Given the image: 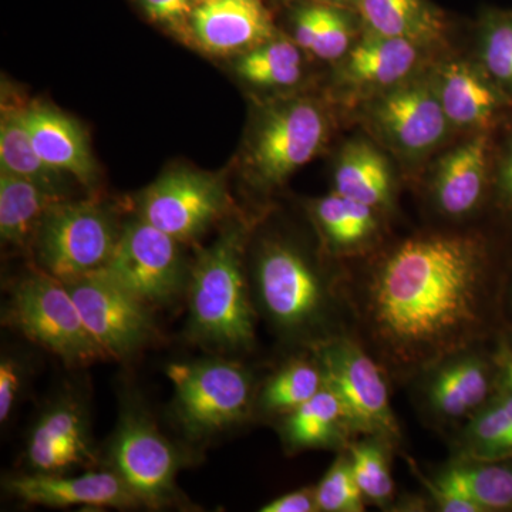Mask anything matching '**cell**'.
<instances>
[{"label":"cell","mask_w":512,"mask_h":512,"mask_svg":"<svg viewBox=\"0 0 512 512\" xmlns=\"http://www.w3.org/2000/svg\"><path fill=\"white\" fill-rule=\"evenodd\" d=\"M487 282V254L477 238L407 239L367 279V329L392 365L436 366L464 352L483 328Z\"/></svg>","instance_id":"6da1fadb"},{"label":"cell","mask_w":512,"mask_h":512,"mask_svg":"<svg viewBox=\"0 0 512 512\" xmlns=\"http://www.w3.org/2000/svg\"><path fill=\"white\" fill-rule=\"evenodd\" d=\"M247 231L225 228L202 249L188 276V338L220 352H244L255 343V315L244 272Z\"/></svg>","instance_id":"7a4b0ae2"},{"label":"cell","mask_w":512,"mask_h":512,"mask_svg":"<svg viewBox=\"0 0 512 512\" xmlns=\"http://www.w3.org/2000/svg\"><path fill=\"white\" fill-rule=\"evenodd\" d=\"M167 376L174 387V417L188 440L202 441L247 420L252 409V380L231 360L173 363Z\"/></svg>","instance_id":"3957f363"},{"label":"cell","mask_w":512,"mask_h":512,"mask_svg":"<svg viewBox=\"0 0 512 512\" xmlns=\"http://www.w3.org/2000/svg\"><path fill=\"white\" fill-rule=\"evenodd\" d=\"M121 229L110 210L94 201L53 205L33 239L39 271L74 281L109 265Z\"/></svg>","instance_id":"277c9868"},{"label":"cell","mask_w":512,"mask_h":512,"mask_svg":"<svg viewBox=\"0 0 512 512\" xmlns=\"http://www.w3.org/2000/svg\"><path fill=\"white\" fill-rule=\"evenodd\" d=\"M6 319L67 365L84 366L107 359L84 325L69 288L45 272L26 276L13 288Z\"/></svg>","instance_id":"5b68a950"},{"label":"cell","mask_w":512,"mask_h":512,"mask_svg":"<svg viewBox=\"0 0 512 512\" xmlns=\"http://www.w3.org/2000/svg\"><path fill=\"white\" fill-rule=\"evenodd\" d=\"M256 295L279 332L308 336L320 329L329 311V292L322 276L302 252L268 242L255 264Z\"/></svg>","instance_id":"8992f818"},{"label":"cell","mask_w":512,"mask_h":512,"mask_svg":"<svg viewBox=\"0 0 512 512\" xmlns=\"http://www.w3.org/2000/svg\"><path fill=\"white\" fill-rule=\"evenodd\" d=\"M316 362L323 384L338 397L352 433L366 434L387 443L399 440L400 430L390 406L382 369L352 339L336 336L322 340Z\"/></svg>","instance_id":"52a82bcc"},{"label":"cell","mask_w":512,"mask_h":512,"mask_svg":"<svg viewBox=\"0 0 512 512\" xmlns=\"http://www.w3.org/2000/svg\"><path fill=\"white\" fill-rule=\"evenodd\" d=\"M107 461L144 507L156 510L177 503L180 453L138 404L128 403L121 410Z\"/></svg>","instance_id":"ba28073f"},{"label":"cell","mask_w":512,"mask_h":512,"mask_svg":"<svg viewBox=\"0 0 512 512\" xmlns=\"http://www.w3.org/2000/svg\"><path fill=\"white\" fill-rule=\"evenodd\" d=\"M328 136V117L315 101L278 104L256 128L248 151L249 173L262 187H278L318 156Z\"/></svg>","instance_id":"9c48e42d"},{"label":"cell","mask_w":512,"mask_h":512,"mask_svg":"<svg viewBox=\"0 0 512 512\" xmlns=\"http://www.w3.org/2000/svg\"><path fill=\"white\" fill-rule=\"evenodd\" d=\"M113 281L153 308H164L187 291L181 242L143 218L121 228L116 251L103 269Z\"/></svg>","instance_id":"30bf717a"},{"label":"cell","mask_w":512,"mask_h":512,"mask_svg":"<svg viewBox=\"0 0 512 512\" xmlns=\"http://www.w3.org/2000/svg\"><path fill=\"white\" fill-rule=\"evenodd\" d=\"M107 359H127L156 338L151 308L106 272L64 282Z\"/></svg>","instance_id":"8fae6325"},{"label":"cell","mask_w":512,"mask_h":512,"mask_svg":"<svg viewBox=\"0 0 512 512\" xmlns=\"http://www.w3.org/2000/svg\"><path fill=\"white\" fill-rule=\"evenodd\" d=\"M227 208L228 195L220 178L175 168L144 190L138 217L183 244L200 238Z\"/></svg>","instance_id":"7c38bea8"},{"label":"cell","mask_w":512,"mask_h":512,"mask_svg":"<svg viewBox=\"0 0 512 512\" xmlns=\"http://www.w3.org/2000/svg\"><path fill=\"white\" fill-rule=\"evenodd\" d=\"M25 456L30 473L67 474L93 466L96 453L82 402L64 396L47 407L30 431Z\"/></svg>","instance_id":"4fadbf2b"},{"label":"cell","mask_w":512,"mask_h":512,"mask_svg":"<svg viewBox=\"0 0 512 512\" xmlns=\"http://www.w3.org/2000/svg\"><path fill=\"white\" fill-rule=\"evenodd\" d=\"M383 137L407 156H419L439 146L450 123L436 87L414 83L396 87L372 110Z\"/></svg>","instance_id":"5bb4252c"},{"label":"cell","mask_w":512,"mask_h":512,"mask_svg":"<svg viewBox=\"0 0 512 512\" xmlns=\"http://www.w3.org/2000/svg\"><path fill=\"white\" fill-rule=\"evenodd\" d=\"M9 493L26 504L43 507H141L136 495L113 470L90 471L82 476L28 473L6 481Z\"/></svg>","instance_id":"9a60e30c"},{"label":"cell","mask_w":512,"mask_h":512,"mask_svg":"<svg viewBox=\"0 0 512 512\" xmlns=\"http://www.w3.org/2000/svg\"><path fill=\"white\" fill-rule=\"evenodd\" d=\"M274 36L261 0H198L192 13L190 42L210 55H242Z\"/></svg>","instance_id":"2e32d148"},{"label":"cell","mask_w":512,"mask_h":512,"mask_svg":"<svg viewBox=\"0 0 512 512\" xmlns=\"http://www.w3.org/2000/svg\"><path fill=\"white\" fill-rule=\"evenodd\" d=\"M491 387L493 373L483 357L460 352L437 363L427 384V402L439 419H471L487 404Z\"/></svg>","instance_id":"e0dca14e"},{"label":"cell","mask_w":512,"mask_h":512,"mask_svg":"<svg viewBox=\"0 0 512 512\" xmlns=\"http://www.w3.org/2000/svg\"><path fill=\"white\" fill-rule=\"evenodd\" d=\"M23 117L39 157L57 173L73 175L79 183L92 187L96 165L83 128L46 106L26 107Z\"/></svg>","instance_id":"ac0fdd59"},{"label":"cell","mask_w":512,"mask_h":512,"mask_svg":"<svg viewBox=\"0 0 512 512\" xmlns=\"http://www.w3.org/2000/svg\"><path fill=\"white\" fill-rule=\"evenodd\" d=\"M488 141L478 136L443 158L434 180V197L444 214L463 217L483 198L487 177Z\"/></svg>","instance_id":"d6986e66"},{"label":"cell","mask_w":512,"mask_h":512,"mask_svg":"<svg viewBox=\"0 0 512 512\" xmlns=\"http://www.w3.org/2000/svg\"><path fill=\"white\" fill-rule=\"evenodd\" d=\"M419 47L409 40L367 30L366 36L350 50L343 66V79L352 86L369 89L394 86L412 73L419 62Z\"/></svg>","instance_id":"ffe728a7"},{"label":"cell","mask_w":512,"mask_h":512,"mask_svg":"<svg viewBox=\"0 0 512 512\" xmlns=\"http://www.w3.org/2000/svg\"><path fill=\"white\" fill-rule=\"evenodd\" d=\"M63 201L62 192L2 171L0 173V237L13 247L33 244L47 211Z\"/></svg>","instance_id":"44dd1931"},{"label":"cell","mask_w":512,"mask_h":512,"mask_svg":"<svg viewBox=\"0 0 512 512\" xmlns=\"http://www.w3.org/2000/svg\"><path fill=\"white\" fill-rule=\"evenodd\" d=\"M436 89L448 121L458 127L488 126L501 107L493 84L470 63H448Z\"/></svg>","instance_id":"7402d4cb"},{"label":"cell","mask_w":512,"mask_h":512,"mask_svg":"<svg viewBox=\"0 0 512 512\" xmlns=\"http://www.w3.org/2000/svg\"><path fill=\"white\" fill-rule=\"evenodd\" d=\"M369 32L424 46L443 36V15L429 0H360L357 5Z\"/></svg>","instance_id":"603a6c76"},{"label":"cell","mask_w":512,"mask_h":512,"mask_svg":"<svg viewBox=\"0 0 512 512\" xmlns=\"http://www.w3.org/2000/svg\"><path fill=\"white\" fill-rule=\"evenodd\" d=\"M350 433L342 404L325 384L309 402L288 414L282 429L292 450L343 447Z\"/></svg>","instance_id":"cb8c5ba5"},{"label":"cell","mask_w":512,"mask_h":512,"mask_svg":"<svg viewBox=\"0 0 512 512\" xmlns=\"http://www.w3.org/2000/svg\"><path fill=\"white\" fill-rule=\"evenodd\" d=\"M335 191L375 210L386 205L392 195V175L387 161L365 141L348 144L336 165Z\"/></svg>","instance_id":"d4e9b609"},{"label":"cell","mask_w":512,"mask_h":512,"mask_svg":"<svg viewBox=\"0 0 512 512\" xmlns=\"http://www.w3.org/2000/svg\"><path fill=\"white\" fill-rule=\"evenodd\" d=\"M433 481L464 495L483 512L512 508V466L503 461L464 458L441 471Z\"/></svg>","instance_id":"484cf974"},{"label":"cell","mask_w":512,"mask_h":512,"mask_svg":"<svg viewBox=\"0 0 512 512\" xmlns=\"http://www.w3.org/2000/svg\"><path fill=\"white\" fill-rule=\"evenodd\" d=\"M0 165L5 173L29 178L60 190V173L52 170L37 154L23 117V109L20 107H3L0 123Z\"/></svg>","instance_id":"4316f807"},{"label":"cell","mask_w":512,"mask_h":512,"mask_svg":"<svg viewBox=\"0 0 512 512\" xmlns=\"http://www.w3.org/2000/svg\"><path fill=\"white\" fill-rule=\"evenodd\" d=\"M313 214L332 247H359L377 229L375 208L333 192L313 205Z\"/></svg>","instance_id":"83f0119b"},{"label":"cell","mask_w":512,"mask_h":512,"mask_svg":"<svg viewBox=\"0 0 512 512\" xmlns=\"http://www.w3.org/2000/svg\"><path fill=\"white\" fill-rule=\"evenodd\" d=\"M301 47L295 40L272 37L268 42L239 55L237 73L259 87H286L302 77Z\"/></svg>","instance_id":"f1b7e54d"},{"label":"cell","mask_w":512,"mask_h":512,"mask_svg":"<svg viewBox=\"0 0 512 512\" xmlns=\"http://www.w3.org/2000/svg\"><path fill=\"white\" fill-rule=\"evenodd\" d=\"M322 387L318 362L295 360L266 382L259 396V406L266 413L289 414L309 402Z\"/></svg>","instance_id":"f546056e"},{"label":"cell","mask_w":512,"mask_h":512,"mask_svg":"<svg viewBox=\"0 0 512 512\" xmlns=\"http://www.w3.org/2000/svg\"><path fill=\"white\" fill-rule=\"evenodd\" d=\"M464 439L470 460H512V421L497 397L471 417Z\"/></svg>","instance_id":"4dcf8cb0"},{"label":"cell","mask_w":512,"mask_h":512,"mask_svg":"<svg viewBox=\"0 0 512 512\" xmlns=\"http://www.w3.org/2000/svg\"><path fill=\"white\" fill-rule=\"evenodd\" d=\"M353 473L365 500L377 505L389 503L393 498L394 481L383 440L370 437L349 446Z\"/></svg>","instance_id":"1f68e13d"},{"label":"cell","mask_w":512,"mask_h":512,"mask_svg":"<svg viewBox=\"0 0 512 512\" xmlns=\"http://www.w3.org/2000/svg\"><path fill=\"white\" fill-rule=\"evenodd\" d=\"M316 500L319 511L360 512L365 511V497L357 485L350 456H339L316 485Z\"/></svg>","instance_id":"d6a6232c"},{"label":"cell","mask_w":512,"mask_h":512,"mask_svg":"<svg viewBox=\"0 0 512 512\" xmlns=\"http://www.w3.org/2000/svg\"><path fill=\"white\" fill-rule=\"evenodd\" d=\"M483 60L493 79L512 92V15H497L488 20Z\"/></svg>","instance_id":"836d02e7"},{"label":"cell","mask_w":512,"mask_h":512,"mask_svg":"<svg viewBox=\"0 0 512 512\" xmlns=\"http://www.w3.org/2000/svg\"><path fill=\"white\" fill-rule=\"evenodd\" d=\"M353 26L340 6L323 3L322 20L312 53L323 60H336L348 53Z\"/></svg>","instance_id":"e575fe53"},{"label":"cell","mask_w":512,"mask_h":512,"mask_svg":"<svg viewBox=\"0 0 512 512\" xmlns=\"http://www.w3.org/2000/svg\"><path fill=\"white\" fill-rule=\"evenodd\" d=\"M151 22L190 42V22L198 0H136Z\"/></svg>","instance_id":"d590c367"},{"label":"cell","mask_w":512,"mask_h":512,"mask_svg":"<svg viewBox=\"0 0 512 512\" xmlns=\"http://www.w3.org/2000/svg\"><path fill=\"white\" fill-rule=\"evenodd\" d=\"M25 382V370L15 357L3 356L0 360V421L10 419Z\"/></svg>","instance_id":"8d00e7d4"},{"label":"cell","mask_w":512,"mask_h":512,"mask_svg":"<svg viewBox=\"0 0 512 512\" xmlns=\"http://www.w3.org/2000/svg\"><path fill=\"white\" fill-rule=\"evenodd\" d=\"M323 5L303 6L293 18V40L303 50L312 52L318 37Z\"/></svg>","instance_id":"74e56055"},{"label":"cell","mask_w":512,"mask_h":512,"mask_svg":"<svg viewBox=\"0 0 512 512\" xmlns=\"http://www.w3.org/2000/svg\"><path fill=\"white\" fill-rule=\"evenodd\" d=\"M261 512H313L319 511L315 487L299 488L269 501Z\"/></svg>","instance_id":"f35d334b"},{"label":"cell","mask_w":512,"mask_h":512,"mask_svg":"<svg viewBox=\"0 0 512 512\" xmlns=\"http://www.w3.org/2000/svg\"><path fill=\"white\" fill-rule=\"evenodd\" d=\"M498 373H500V387L512 390V352L503 350L497 356Z\"/></svg>","instance_id":"ab89813d"},{"label":"cell","mask_w":512,"mask_h":512,"mask_svg":"<svg viewBox=\"0 0 512 512\" xmlns=\"http://www.w3.org/2000/svg\"><path fill=\"white\" fill-rule=\"evenodd\" d=\"M503 187L508 200H510L512 204V148L510 157H508L507 163H505L504 167Z\"/></svg>","instance_id":"60d3db41"},{"label":"cell","mask_w":512,"mask_h":512,"mask_svg":"<svg viewBox=\"0 0 512 512\" xmlns=\"http://www.w3.org/2000/svg\"><path fill=\"white\" fill-rule=\"evenodd\" d=\"M497 399L498 402L503 404L505 412H507L508 416H510V419L512 421V390L503 389V387H501Z\"/></svg>","instance_id":"b9f144b4"},{"label":"cell","mask_w":512,"mask_h":512,"mask_svg":"<svg viewBox=\"0 0 512 512\" xmlns=\"http://www.w3.org/2000/svg\"><path fill=\"white\" fill-rule=\"evenodd\" d=\"M325 3H329V5L340 6V8H348V6H356L359 5L360 0H323Z\"/></svg>","instance_id":"7bdbcfd3"}]
</instances>
